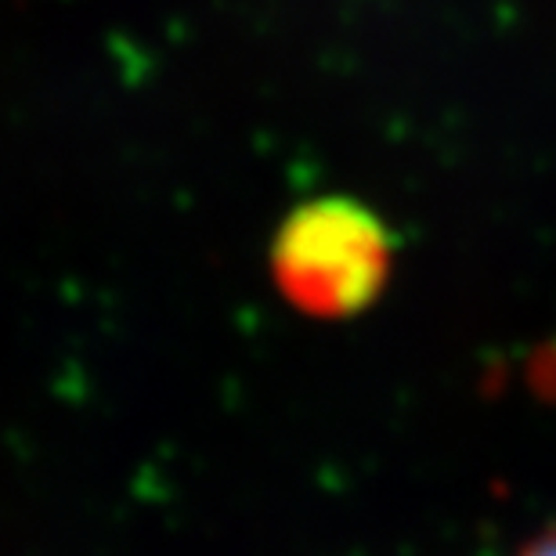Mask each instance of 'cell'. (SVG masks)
<instances>
[{"label": "cell", "mask_w": 556, "mask_h": 556, "mask_svg": "<svg viewBox=\"0 0 556 556\" xmlns=\"http://www.w3.org/2000/svg\"><path fill=\"white\" fill-rule=\"evenodd\" d=\"M517 556H556V525L542 531V535L531 539Z\"/></svg>", "instance_id": "2"}, {"label": "cell", "mask_w": 556, "mask_h": 556, "mask_svg": "<svg viewBox=\"0 0 556 556\" xmlns=\"http://www.w3.org/2000/svg\"><path fill=\"white\" fill-rule=\"evenodd\" d=\"M394 264L391 231L369 206L326 195L296 206L271 242L275 286L311 318H351L372 307Z\"/></svg>", "instance_id": "1"}]
</instances>
